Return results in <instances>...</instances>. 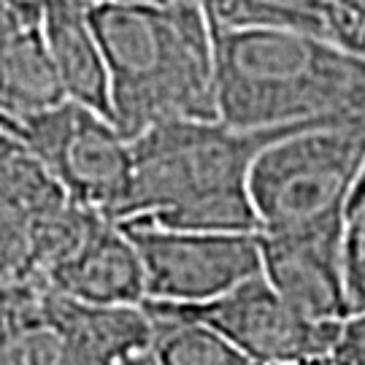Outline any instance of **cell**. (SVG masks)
<instances>
[{
    "label": "cell",
    "instance_id": "cell-12",
    "mask_svg": "<svg viewBox=\"0 0 365 365\" xmlns=\"http://www.w3.org/2000/svg\"><path fill=\"white\" fill-rule=\"evenodd\" d=\"M41 36L68 101L111 119L108 68L84 0H49L38 19Z\"/></svg>",
    "mask_w": 365,
    "mask_h": 365
},
{
    "label": "cell",
    "instance_id": "cell-17",
    "mask_svg": "<svg viewBox=\"0 0 365 365\" xmlns=\"http://www.w3.org/2000/svg\"><path fill=\"white\" fill-rule=\"evenodd\" d=\"M341 262L349 309L365 306V195L344 211V235H341Z\"/></svg>",
    "mask_w": 365,
    "mask_h": 365
},
{
    "label": "cell",
    "instance_id": "cell-6",
    "mask_svg": "<svg viewBox=\"0 0 365 365\" xmlns=\"http://www.w3.org/2000/svg\"><path fill=\"white\" fill-rule=\"evenodd\" d=\"M122 227L144 265L146 300L206 303L260 274L257 233L170 230L149 222H125Z\"/></svg>",
    "mask_w": 365,
    "mask_h": 365
},
{
    "label": "cell",
    "instance_id": "cell-24",
    "mask_svg": "<svg viewBox=\"0 0 365 365\" xmlns=\"http://www.w3.org/2000/svg\"><path fill=\"white\" fill-rule=\"evenodd\" d=\"M330 357H303V360H282V363H252V365H327Z\"/></svg>",
    "mask_w": 365,
    "mask_h": 365
},
{
    "label": "cell",
    "instance_id": "cell-5",
    "mask_svg": "<svg viewBox=\"0 0 365 365\" xmlns=\"http://www.w3.org/2000/svg\"><path fill=\"white\" fill-rule=\"evenodd\" d=\"M36 149L73 203L117 222L130 190L133 149L108 117L76 101L49 111L3 122Z\"/></svg>",
    "mask_w": 365,
    "mask_h": 365
},
{
    "label": "cell",
    "instance_id": "cell-3",
    "mask_svg": "<svg viewBox=\"0 0 365 365\" xmlns=\"http://www.w3.org/2000/svg\"><path fill=\"white\" fill-rule=\"evenodd\" d=\"M314 125L322 122L260 130L233 128L222 119L160 122L130 141V190L117 222L141 220L220 192L249 190V170L262 149Z\"/></svg>",
    "mask_w": 365,
    "mask_h": 365
},
{
    "label": "cell",
    "instance_id": "cell-15",
    "mask_svg": "<svg viewBox=\"0 0 365 365\" xmlns=\"http://www.w3.org/2000/svg\"><path fill=\"white\" fill-rule=\"evenodd\" d=\"M144 306L157 327L149 365H252L249 357L211 327L179 317L155 300H144Z\"/></svg>",
    "mask_w": 365,
    "mask_h": 365
},
{
    "label": "cell",
    "instance_id": "cell-21",
    "mask_svg": "<svg viewBox=\"0 0 365 365\" xmlns=\"http://www.w3.org/2000/svg\"><path fill=\"white\" fill-rule=\"evenodd\" d=\"M19 27H25V22L19 19V14L9 6V0H0V46L11 38Z\"/></svg>",
    "mask_w": 365,
    "mask_h": 365
},
{
    "label": "cell",
    "instance_id": "cell-20",
    "mask_svg": "<svg viewBox=\"0 0 365 365\" xmlns=\"http://www.w3.org/2000/svg\"><path fill=\"white\" fill-rule=\"evenodd\" d=\"M9 6L19 14V19L25 25H38L41 14L49 6V0H9Z\"/></svg>",
    "mask_w": 365,
    "mask_h": 365
},
{
    "label": "cell",
    "instance_id": "cell-1",
    "mask_svg": "<svg viewBox=\"0 0 365 365\" xmlns=\"http://www.w3.org/2000/svg\"><path fill=\"white\" fill-rule=\"evenodd\" d=\"M108 68L111 122L133 141L173 119H220L211 27L197 0L87 3Z\"/></svg>",
    "mask_w": 365,
    "mask_h": 365
},
{
    "label": "cell",
    "instance_id": "cell-25",
    "mask_svg": "<svg viewBox=\"0 0 365 365\" xmlns=\"http://www.w3.org/2000/svg\"><path fill=\"white\" fill-rule=\"evenodd\" d=\"M363 195H365V160H363V168H360V176H357V182H354L352 195H349V203H354V200H360ZM349 203H346V206H349Z\"/></svg>",
    "mask_w": 365,
    "mask_h": 365
},
{
    "label": "cell",
    "instance_id": "cell-27",
    "mask_svg": "<svg viewBox=\"0 0 365 365\" xmlns=\"http://www.w3.org/2000/svg\"><path fill=\"white\" fill-rule=\"evenodd\" d=\"M327 365H333V363H327Z\"/></svg>",
    "mask_w": 365,
    "mask_h": 365
},
{
    "label": "cell",
    "instance_id": "cell-26",
    "mask_svg": "<svg viewBox=\"0 0 365 365\" xmlns=\"http://www.w3.org/2000/svg\"><path fill=\"white\" fill-rule=\"evenodd\" d=\"M333 365H365V354L363 357H352V360H344V363H333Z\"/></svg>",
    "mask_w": 365,
    "mask_h": 365
},
{
    "label": "cell",
    "instance_id": "cell-4",
    "mask_svg": "<svg viewBox=\"0 0 365 365\" xmlns=\"http://www.w3.org/2000/svg\"><path fill=\"white\" fill-rule=\"evenodd\" d=\"M363 160L365 108L268 144L249 170L260 230L344 214Z\"/></svg>",
    "mask_w": 365,
    "mask_h": 365
},
{
    "label": "cell",
    "instance_id": "cell-18",
    "mask_svg": "<svg viewBox=\"0 0 365 365\" xmlns=\"http://www.w3.org/2000/svg\"><path fill=\"white\" fill-rule=\"evenodd\" d=\"M25 276H36L30 265V220L0 203V284Z\"/></svg>",
    "mask_w": 365,
    "mask_h": 365
},
{
    "label": "cell",
    "instance_id": "cell-11",
    "mask_svg": "<svg viewBox=\"0 0 365 365\" xmlns=\"http://www.w3.org/2000/svg\"><path fill=\"white\" fill-rule=\"evenodd\" d=\"M211 30H284L365 60V22L330 0H197Z\"/></svg>",
    "mask_w": 365,
    "mask_h": 365
},
{
    "label": "cell",
    "instance_id": "cell-22",
    "mask_svg": "<svg viewBox=\"0 0 365 365\" xmlns=\"http://www.w3.org/2000/svg\"><path fill=\"white\" fill-rule=\"evenodd\" d=\"M84 3H108V6H168L173 0H84Z\"/></svg>",
    "mask_w": 365,
    "mask_h": 365
},
{
    "label": "cell",
    "instance_id": "cell-13",
    "mask_svg": "<svg viewBox=\"0 0 365 365\" xmlns=\"http://www.w3.org/2000/svg\"><path fill=\"white\" fill-rule=\"evenodd\" d=\"M63 81L38 25H25L0 46V119L14 122L60 106Z\"/></svg>",
    "mask_w": 365,
    "mask_h": 365
},
{
    "label": "cell",
    "instance_id": "cell-19",
    "mask_svg": "<svg viewBox=\"0 0 365 365\" xmlns=\"http://www.w3.org/2000/svg\"><path fill=\"white\" fill-rule=\"evenodd\" d=\"M365 354V306L349 312V317L339 325V336L330 349V363H344Z\"/></svg>",
    "mask_w": 365,
    "mask_h": 365
},
{
    "label": "cell",
    "instance_id": "cell-14",
    "mask_svg": "<svg viewBox=\"0 0 365 365\" xmlns=\"http://www.w3.org/2000/svg\"><path fill=\"white\" fill-rule=\"evenodd\" d=\"M68 200L63 184L54 179L36 149L0 125V203L25 220H38L63 209Z\"/></svg>",
    "mask_w": 365,
    "mask_h": 365
},
{
    "label": "cell",
    "instance_id": "cell-16",
    "mask_svg": "<svg viewBox=\"0 0 365 365\" xmlns=\"http://www.w3.org/2000/svg\"><path fill=\"white\" fill-rule=\"evenodd\" d=\"M0 365H63L60 336L43 314L0 330Z\"/></svg>",
    "mask_w": 365,
    "mask_h": 365
},
{
    "label": "cell",
    "instance_id": "cell-7",
    "mask_svg": "<svg viewBox=\"0 0 365 365\" xmlns=\"http://www.w3.org/2000/svg\"><path fill=\"white\" fill-rule=\"evenodd\" d=\"M163 306L179 317L211 327L252 363L330 357L341 325L314 322L303 317L262 279V274L252 276L230 292L206 303Z\"/></svg>",
    "mask_w": 365,
    "mask_h": 365
},
{
    "label": "cell",
    "instance_id": "cell-2",
    "mask_svg": "<svg viewBox=\"0 0 365 365\" xmlns=\"http://www.w3.org/2000/svg\"><path fill=\"white\" fill-rule=\"evenodd\" d=\"M217 117L233 128L327 122L365 108V60L284 30H211Z\"/></svg>",
    "mask_w": 365,
    "mask_h": 365
},
{
    "label": "cell",
    "instance_id": "cell-8",
    "mask_svg": "<svg viewBox=\"0 0 365 365\" xmlns=\"http://www.w3.org/2000/svg\"><path fill=\"white\" fill-rule=\"evenodd\" d=\"M341 235L344 214L279 230H257L262 279L314 322L339 325L352 312L344 282Z\"/></svg>",
    "mask_w": 365,
    "mask_h": 365
},
{
    "label": "cell",
    "instance_id": "cell-9",
    "mask_svg": "<svg viewBox=\"0 0 365 365\" xmlns=\"http://www.w3.org/2000/svg\"><path fill=\"white\" fill-rule=\"evenodd\" d=\"M43 317L63 344V365H149L157 327L144 303L90 306L46 292Z\"/></svg>",
    "mask_w": 365,
    "mask_h": 365
},
{
    "label": "cell",
    "instance_id": "cell-10",
    "mask_svg": "<svg viewBox=\"0 0 365 365\" xmlns=\"http://www.w3.org/2000/svg\"><path fill=\"white\" fill-rule=\"evenodd\" d=\"M43 282L57 295L90 306H135L146 300L141 257L125 227L108 217L84 235L66 260L49 268Z\"/></svg>",
    "mask_w": 365,
    "mask_h": 365
},
{
    "label": "cell",
    "instance_id": "cell-23",
    "mask_svg": "<svg viewBox=\"0 0 365 365\" xmlns=\"http://www.w3.org/2000/svg\"><path fill=\"white\" fill-rule=\"evenodd\" d=\"M330 3H336L339 9L354 14L357 19H363V22H365V0H330Z\"/></svg>",
    "mask_w": 365,
    "mask_h": 365
}]
</instances>
